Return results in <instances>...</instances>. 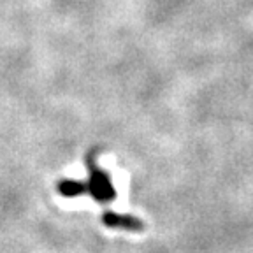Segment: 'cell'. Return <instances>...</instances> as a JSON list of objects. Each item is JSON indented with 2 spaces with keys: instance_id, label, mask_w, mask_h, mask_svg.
Here are the masks:
<instances>
[{
  "instance_id": "1",
  "label": "cell",
  "mask_w": 253,
  "mask_h": 253,
  "mask_svg": "<svg viewBox=\"0 0 253 253\" xmlns=\"http://www.w3.org/2000/svg\"><path fill=\"white\" fill-rule=\"evenodd\" d=\"M88 166H90V179L86 181L88 192L93 195V199H97L100 202L115 201L116 190L113 186V183H111L109 176L99 166H95L91 160H88Z\"/></svg>"
},
{
  "instance_id": "2",
  "label": "cell",
  "mask_w": 253,
  "mask_h": 253,
  "mask_svg": "<svg viewBox=\"0 0 253 253\" xmlns=\"http://www.w3.org/2000/svg\"><path fill=\"white\" fill-rule=\"evenodd\" d=\"M104 225L109 229H122V230H142V221L137 218L130 216V214H120L115 211H107L102 214Z\"/></svg>"
},
{
  "instance_id": "3",
  "label": "cell",
  "mask_w": 253,
  "mask_h": 253,
  "mask_svg": "<svg viewBox=\"0 0 253 253\" xmlns=\"http://www.w3.org/2000/svg\"><path fill=\"white\" fill-rule=\"evenodd\" d=\"M58 192L63 197H78L88 192L86 181H76V179H63L58 185Z\"/></svg>"
}]
</instances>
